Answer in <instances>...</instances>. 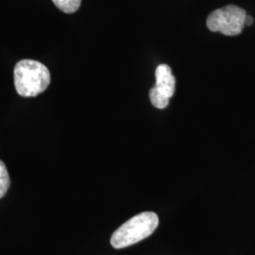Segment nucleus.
<instances>
[{
  "instance_id": "8",
  "label": "nucleus",
  "mask_w": 255,
  "mask_h": 255,
  "mask_svg": "<svg viewBox=\"0 0 255 255\" xmlns=\"http://www.w3.org/2000/svg\"><path fill=\"white\" fill-rule=\"evenodd\" d=\"M253 23H254V18L247 14L246 19H245V26H251V25H253Z\"/></svg>"
},
{
  "instance_id": "3",
  "label": "nucleus",
  "mask_w": 255,
  "mask_h": 255,
  "mask_svg": "<svg viewBox=\"0 0 255 255\" xmlns=\"http://www.w3.org/2000/svg\"><path fill=\"white\" fill-rule=\"evenodd\" d=\"M246 16L245 9L236 5H228L211 12L206 25L213 32H220L226 36H236L239 35L245 27Z\"/></svg>"
},
{
  "instance_id": "4",
  "label": "nucleus",
  "mask_w": 255,
  "mask_h": 255,
  "mask_svg": "<svg viewBox=\"0 0 255 255\" xmlns=\"http://www.w3.org/2000/svg\"><path fill=\"white\" fill-rule=\"evenodd\" d=\"M156 84L154 88L161 95L170 99L175 93L176 80L172 74L171 68L167 64H161L155 71Z\"/></svg>"
},
{
  "instance_id": "6",
  "label": "nucleus",
  "mask_w": 255,
  "mask_h": 255,
  "mask_svg": "<svg viewBox=\"0 0 255 255\" xmlns=\"http://www.w3.org/2000/svg\"><path fill=\"white\" fill-rule=\"evenodd\" d=\"M10 185L9 173L5 164L0 160V199L8 192Z\"/></svg>"
},
{
  "instance_id": "5",
  "label": "nucleus",
  "mask_w": 255,
  "mask_h": 255,
  "mask_svg": "<svg viewBox=\"0 0 255 255\" xmlns=\"http://www.w3.org/2000/svg\"><path fill=\"white\" fill-rule=\"evenodd\" d=\"M55 6L65 13H73L80 9L82 0H52Z\"/></svg>"
},
{
  "instance_id": "1",
  "label": "nucleus",
  "mask_w": 255,
  "mask_h": 255,
  "mask_svg": "<svg viewBox=\"0 0 255 255\" xmlns=\"http://www.w3.org/2000/svg\"><path fill=\"white\" fill-rule=\"evenodd\" d=\"M14 86L19 96L33 98L46 90L50 84V72L45 64L34 60H22L13 71Z\"/></svg>"
},
{
  "instance_id": "7",
  "label": "nucleus",
  "mask_w": 255,
  "mask_h": 255,
  "mask_svg": "<svg viewBox=\"0 0 255 255\" xmlns=\"http://www.w3.org/2000/svg\"><path fill=\"white\" fill-rule=\"evenodd\" d=\"M149 99L151 104L158 108V109H164L167 107L169 103V99L161 95L159 92L155 89L154 87L150 89L149 91Z\"/></svg>"
},
{
  "instance_id": "2",
  "label": "nucleus",
  "mask_w": 255,
  "mask_h": 255,
  "mask_svg": "<svg viewBox=\"0 0 255 255\" xmlns=\"http://www.w3.org/2000/svg\"><path fill=\"white\" fill-rule=\"evenodd\" d=\"M159 225L158 216L153 212H143L127 220L111 237L115 249H124L134 245L151 236Z\"/></svg>"
}]
</instances>
